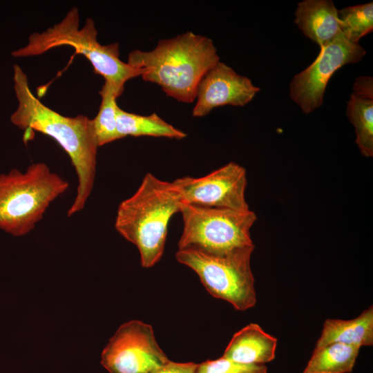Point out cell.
Returning <instances> with one entry per match:
<instances>
[{
  "label": "cell",
  "instance_id": "6da1fadb",
  "mask_svg": "<svg viewBox=\"0 0 373 373\" xmlns=\"http://www.w3.org/2000/svg\"><path fill=\"white\" fill-rule=\"evenodd\" d=\"M14 82L18 107L10 117L12 123L53 138L75 170L77 192L67 211V216H72L84 208L94 186L99 145L93 119L82 115L66 117L43 104L32 93L28 77L18 65L14 66Z\"/></svg>",
  "mask_w": 373,
  "mask_h": 373
},
{
  "label": "cell",
  "instance_id": "7a4b0ae2",
  "mask_svg": "<svg viewBox=\"0 0 373 373\" xmlns=\"http://www.w3.org/2000/svg\"><path fill=\"white\" fill-rule=\"evenodd\" d=\"M219 61L211 39L188 31L158 41L151 50H133L127 63L142 72L144 81L159 85L168 96L191 103L200 81Z\"/></svg>",
  "mask_w": 373,
  "mask_h": 373
},
{
  "label": "cell",
  "instance_id": "3957f363",
  "mask_svg": "<svg viewBox=\"0 0 373 373\" xmlns=\"http://www.w3.org/2000/svg\"><path fill=\"white\" fill-rule=\"evenodd\" d=\"M183 204L173 182L146 173L137 191L118 206L115 221L117 231L139 250L141 265L150 268L161 259L168 226Z\"/></svg>",
  "mask_w": 373,
  "mask_h": 373
},
{
  "label": "cell",
  "instance_id": "277c9868",
  "mask_svg": "<svg viewBox=\"0 0 373 373\" xmlns=\"http://www.w3.org/2000/svg\"><path fill=\"white\" fill-rule=\"evenodd\" d=\"M68 182L44 162L0 174V229L15 237L31 232Z\"/></svg>",
  "mask_w": 373,
  "mask_h": 373
},
{
  "label": "cell",
  "instance_id": "5b68a950",
  "mask_svg": "<svg viewBox=\"0 0 373 373\" xmlns=\"http://www.w3.org/2000/svg\"><path fill=\"white\" fill-rule=\"evenodd\" d=\"M78 10L73 8L58 23L39 33L30 35L28 44L12 52L14 57L43 54L51 48L68 45L83 55L93 66L95 72L111 84L119 95L125 83L142 72L119 59V44L102 45L97 40V31L92 18H88L79 28Z\"/></svg>",
  "mask_w": 373,
  "mask_h": 373
},
{
  "label": "cell",
  "instance_id": "8992f818",
  "mask_svg": "<svg viewBox=\"0 0 373 373\" xmlns=\"http://www.w3.org/2000/svg\"><path fill=\"white\" fill-rule=\"evenodd\" d=\"M183 230L178 249H191L213 256H226L254 249L250 229L256 213L182 204Z\"/></svg>",
  "mask_w": 373,
  "mask_h": 373
},
{
  "label": "cell",
  "instance_id": "52a82bcc",
  "mask_svg": "<svg viewBox=\"0 0 373 373\" xmlns=\"http://www.w3.org/2000/svg\"><path fill=\"white\" fill-rule=\"evenodd\" d=\"M254 249L226 256H213L191 249H178V262L193 270L207 291L235 309L245 311L256 303L251 256Z\"/></svg>",
  "mask_w": 373,
  "mask_h": 373
},
{
  "label": "cell",
  "instance_id": "ba28073f",
  "mask_svg": "<svg viewBox=\"0 0 373 373\" xmlns=\"http://www.w3.org/2000/svg\"><path fill=\"white\" fill-rule=\"evenodd\" d=\"M169 361L151 325L138 320L120 325L101 354V364L110 373H151Z\"/></svg>",
  "mask_w": 373,
  "mask_h": 373
},
{
  "label": "cell",
  "instance_id": "9c48e42d",
  "mask_svg": "<svg viewBox=\"0 0 373 373\" xmlns=\"http://www.w3.org/2000/svg\"><path fill=\"white\" fill-rule=\"evenodd\" d=\"M365 54L358 42L352 41L341 32L321 48L310 66L293 77L291 99L304 113H312L323 104L325 88L334 73L346 64L361 61Z\"/></svg>",
  "mask_w": 373,
  "mask_h": 373
},
{
  "label": "cell",
  "instance_id": "30bf717a",
  "mask_svg": "<svg viewBox=\"0 0 373 373\" xmlns=\"http://www.w3.org/2000/svg\"><path fill=\"white\" fill-rule=\"evenodd\" d=\"M184 203L234 210L249 209L245 199L247 172L231 162L200 178L186 176L173 181Z\"/></svg>",
  "mask_w": 373,
  "mask_h": 373
},
{
  "label": "cell",
  "instance_id": "8fae6325",
  "mask_svg": "<svg viewBox=\"0 0 373 373\" xmlns=\"http://www.w3.org/2000/svg\"><path fill=\"white\" fill-rule=\"evenodd\" d=\"M260 90L250 79L219 61L200 81L192 115L202 117L213 108L224 105L243 106L250 102Z\"/></svg>",
  "mask_w": 373,
  "mask_h": 373
},
{
  "label": "cell",
  "instance_id": "7c38bea8",
  "mask_svg": "<svg viewBox=\"0 0 373 373\" xmlns=\"http://www.w3.org/2000/svg\"><path fill=\"white\" fill-rule=\"evenodd\" d=\"M294 22L320 48L341 33L338 10L330 0H305L298 3Z\"/></svg>",
  "mask_w": 373,
  "mask_h": 373
},
{
  "label": "cell",
  "instance_id": "4fadbf2b",
  "mask_svg": "<svg viewBox=\"0 0 373 373\" xmlns=\"http://www.w3.org/2000/svg\"><path fill=\"white\" fill-rule=\"evenodd\" d=\"M277 338L256 323H249L236 332L222 355L243 364H265L276 356Z\"/></svg>",
  "mask_w": 373,
  "mask_h": 373
},
{
  "label": "cell",
  "instance_id": "5bb4252c",
  "mask_svg": "<svg viewBox=\"0 0 373 373\" xmlns=\"http://www.w3.org/2000/svg\"><path fill=\"white\" fill-rule=\"evenodd\" d=\"M332 343L350 345H373V307L351 320L326 319L315 348Z\"/></svg>",
  "mask_w": 373,
  "mask_h": 373
},
{
  "label": "cell",
  "instance_id": "9a60e30c",
  "mask_svg": "<svg viewBox=\"0 0 373 373\" xmlns=\"http://www.w3.org/2000/svg\"><path fill=\"white\" fill-rule=\"evenodd\" d=\"M117 128L119 139L126 136H151L180 140L186 136L155 113L141 115L119 107L117 112Z\"/></svg>",
  "mask_w": 373,
  "mask_h": 373
},
{
  "label": "cell",
  "instance_id": "2e32d148",
  "mask_svg": "<svg viewBox=\"0 0 373 373\" xmlns=\"http://www.w3.org/2000/svg\"><path fill=\"white\" fill-rule=\"evenodd\" d=\"M361 347L332 343L314 347L303 373H350Z\"/></svg>",
  "mask_w": 373,
  "mask_h": 373
},
{
  "label": "cell",
  "instance_id": "e0dca14e",
  "mask_svg": "<svg viewBox=\"0 0 373 373\" xmlns=\"http://www.w3.org/2000/svg\"><path fill=\"white\" fill-rule=\"evenodd\" d=\"M347 116L354 127L356 143L361 153L373 156V99L352 93L347 102Z\"/></svg>",
  "mask_w": 373,
  "mask_h": 373
},
{
  "label": "cell",
  "instance_id": "ac0fdd59",
  "mask_svg": "<svg viewBox=\"0 0 373 373\" xmlns=\"http://www.w3.org/2000/svg\"><path fill=\"white\" fill-rule=\"evenodd\" d=\"M102 102L98 113L93 119L96 139L99 146L119 140L117 128V112L119 108L116 99L120 95L114 87L104 82L99 91Z\"/></svg>",
  "mask_w": 373,
  "mask_h": 373
},
{
  "label": "cell",
  "instance_id": "d6986e66",
  "mask_svg": "<svg viewBox=\"0 0 373 373\" xmlns=\"http://www.w3.org/2000/svg\"><path fill=\"white\" fill-rule=\"evenodd\" d=\"M341 32L348 39H359L373 30V3L356 5L338 10Z\"/></svg>",
  "mask_w": 373,
  "mask_h": 373
},
{
  "label": "cell",
  "instance_id": "ffe728a7",
  "mask_svg": "<svg viewBox=\"0 0 373 373\" xmlns=\"http://www.w3.org/2000/svg\"><path fill=\"white\" fill-rule=\"evenodd\" d=\"M195 373H267L264 364H243L221 356L198 365Z\"/></svg>",
  "mask_w": 373,
  "mask_h": 373
},
{
  "label": "cell",
  "instance_id": "44dd1931",
  "mask_svg": "<svg viewBox=\"0 0 373 373\" xmlns=\"http://www.w3.org/2000/svg\"><path fill=\"white\" fill-rule=\"evenodd\" d=\"M197 363H178L169 361L166 364L151 373H195Z\"/></svg>",
  "mask_w": 373,
  "mask_h": 373
},
{
  "label": "cell",
  "instance_id": "7402d4cb",
  "mask_svg": "<svg viewBox=\"0 0 373 373\" xmlns=\"http://www.w3.org/2000/svg\"><path fill=\"white\" fill-rule=\"evenodd\" d=\"M372 77H359L356 79L354 86V94L356 96L373 99V84Z\"/></svg>",
  "mask_w": 373,
  "mask_h": 373
}]
</instances>
